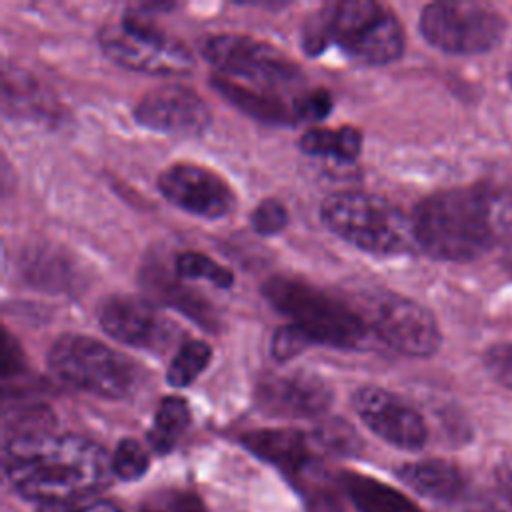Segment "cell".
<instances>
[{
	"label": "cell",
	"instance_id": "ba28073f",
	"mask_svg": "<svg viewBox=\"0 0 512 512\" xmlns=\"http://www.w3.org/2000/svg\"><path fill=\"white\" fill-rule=\"evenodd\" d=\"M204 58L224 78L248 82L258 90L294 88L302 82V70L268 42L242 34H214L202 44Z\"/></svg>",
	"mask_w": 512,
	"mask_h": 512
},
{
	"label": "cell",
	"instance_id": "ac0fdd59",
	"mask_svg": "<svg viewBox=\"0 0 512 512\" xmlns=\"http://www.w3.org/2000/svg\"><path fill=\"white\" fill-rule=\"evenodd\" d=\"M404 484L432 500H456L464 492L462 472L446 460L408 462L398 470Z\"/></svg>",
	"mask_w": 512,
	"mask_h": 512
},
{
	"label": "cell",
	"instance_id": "1f68e13d",
	"mask_svg": "<svg viewBox=\"0 0 512 512\" xmlns=\"http://www.w3.org/2000/svg\"><path fill=\"white\" fill-rule=\"evenodd\" d=\"M40 512H122L110 502H90V504H50L42 506Z\"/></svg>",
	"mask_w": 512,
	"mask_h": 512
},
{
	"label": "cell",
	"instance_id": "484cf974",
	"mask_svg": "<svg viewBox=\"0 0 512 512\" xmlns=\"http://www.w3.org/2000/svg\"><path fill=\"white\" fill-rule=\"evenodd\" d=\"M148 468V452L134 438H124L116 444L112 452V470L114 476L122 480H136Z\"/></svg>",
	"mask_w": 512,
	"mask_h": 512
},
{
	"label": "cell",
	"instance_id": "9c48e42d",
	"mask_svg": "<svg viewBox=\"0 0 512 512\" xmlns=\"http://www.w3.org/2000/svg\"><path fill=\"white\" fill-rule=\"evenodd\" d=\"M422 38L448 54H480L492 50L504 36L500 12L478 2H432L420 12Z\"/></svg>",
	"mask_w": 512,
	"mask_h": 512
},
{
	"label": "cell",
	"instance_id": "e575fe53",
	"mask_svg": "<svg viewBox=\"0 0 512 512\" xmlns=\"http://www.w3.org/2000/svg\"><path fill=\"white\" fill-rule=\"evenodd\" d=\"M506 270L512 274V252H510L508 258H506Z\"/></svg>",
	"mask_w": 512,
	"mask_h": 512
},
{
	"label": "cell",
	"instance_id": "ffe728a7",
	"mask_svg": "<svg viewBox=\"0 0 512 512\" xmlns=\"http://www.w3.org/2000/svg\"><path fill=\"white\" fill-rule=\"evenodd\" d=\"M214 88L222 92L234 106L246 110L248 114L260 120H268L276 124H286L294 120L292 110H288L276 96H270L264 90L246 86L242 82H234L224 76H214Z\"/></svg>",
	"mask_w": 512,
	"mask_h": 512
},
{
	"label": "cell",
	"instance_id": "9a60e30c",
	"mask_svg": "<svg viewBox=\"0 0 512 512\" xmlns=\"http://www.w3.org/2000/svg\"><path fill=\"white\" fill-rule=\"evenodd\" d=\"M256 398L260 408L274 416L310 418L328 410L332 390L318 374L298 370L262 378L256 388Z\"/></svg>",
	"mask_w": 512,
	"mask_h": 512
},
{
	"label": "cell",
	"instance_id": "30bf717a",
	"mask_svg": "<svg viewBox=\"0 0 512 512\" xmlns=\"http://www.w3.org/2000/svg\"><path fill=\"white\" fill-rule=\"evenodd\" d=\"M368 328L388 348L404 356H432L442 342L432 312L416 300L392 292L376 300Z\"/></svg>",
	"mask_w": 512,
	"mask_h": 512
},
{
	"label": "cell",
	"instance_id": "2e32d148",
	"mask_svg": "<svg viewBox=\"0 0 512 512\" xmlns=\"http://www.w3.org/2000/svg\"><path fill=\"white\" fill-rule=\"evenodd\" d=\"M244 446L256 456L276 464L288 474H306L314 468V436L298 430H256L242 438Z\"/></svg>",
	"mask_w": 512,
	"mask_h": 512
},
{
	"label": "cell",
	"instance_id": "e0dca14e",
	"mask_svg": "<svg viewBox=\"0 0 512 512\" xmlns=\"http://www.w3.org/2000/svg\"><path fill=\"white\" fill-rule=\"evenodd\" d=\"M142 282L148 286V290L158 300H164L168 306L178 308L182 314L190 316L202 328H206V330L218 328V316H216L214 308L210 306V302H206L200 294H196L188 286H184L180 282L178 274L172 278L166 274V270L162 266H148L142 274Z\"/></svg>",
	"mask_w": 512,
	"mask_h": 512
},
{
	"label": "cell",
	"instance_id": "4316f807",
	"mask_svg": "<svg viewBox=\"0 0 512 512\" xmlns=\"http://www.w3.org/2000/svg\"><path fill=\"white\" fill-rule=\"evenodd\" d=\"M250 224L262 236L278 234L288 224V210L276 198H266L252 210Z\"/></svg>",
	"mask_w": 512,
	"mask_h": 512
},
{
	"label": "cell",
	"instance_id": "3957f363",
	"mask_svg": "<svg viewBox=\"0 0 512 512\" xmlns=\"http://www.w3.org/2000/svg\"><path fill=\"white\" fill-rule=\"evenodd\" d=\"M328 44L356 62L382 66L404 52V30L396 14L372 0H344L326 4L302 28V46L308 54L322 52Z\"/></svg>",
	"mask_w": 512,
	"mask_h": 512
},
{
	"label": "cell",
	"instance_id": "4fadbf2b",
	"mask_svg": "<svg viewBox=\"0 0 512 512\" xmlns=\"http://www.w3.org/2000/svg\"><path fill=\"white\" fill-rule=\"evenodd\" d=\"M360 420L384 442L402 450H420L428 430L418 410L380 386H360L352 396Z\"/></svg>",
	"mask_w": 512,
	"mask_h": 512
},
{
	"label": "cell",
	"instance_id": "277c9868",
	"mask_svg": "<svg viewBox=\"0 0 512 512\" xmlns=\"http://www.w3.org/2000/svg\"><path fill=\"white\" fill-rule=\"evenodd\" d=\"M324 226L374 256H392L416 248L412 216L382 196L368 192H336L320 206Z\"/></svg>",
	"mask_w": 512,
	"mask_h": 512
},
{
	"label": "cell",
	"instance_id": "d6a6232c",
	"mask_svg": "<svg viewBox=\"0 0 512 512\" xmlns=\"http://www.w3.org/2000/svg\"><path fill=\"white\" fill-rule=\"evenodd\" d=\"M2 372H4V378L8 376H16L20 370H22V354L18 350V346L14 344L12 336L6 332L4 336V362H2Z\"/></svg>",
	"mask_w": 512,
	"mask_h": 512
},
{
	"label": "cell",
	"instance_id": "7c38bea8",
	"mask_svg": "<svg viewBox=\"0 0 512 512\" xmlns=\"http://www.w3.org/2000/svg\"><path fill=\"white\" fill-rule=\"evenodd\" d=\"M162 196L176 208L200 218H222L236 206L230 184L210 168L176 162L158 174Z\"/></svg>",
	"mask_w": 512,
	"mask_h": 512
},
{
	"label": "cell",
	"instance_id": "44dd1931",
	"mask_svg": "<svg viewBox=\"0 0 512 512\" xmlns=\"http://www.w3.org/2000/svg\"><path fill=\"white\" fill-rule=\"evenodd\" d=\"M298 146L304 154L310 156H326L352 162L362 150V132L356 126H342L336 130L310 128L300 136Z\"/></svg>",
	"mask_w": 512,
	"mask_h": 512
},
{
	"label": "cell",
	"instance_id": "f546056e",
	"mask_svg": "<svg viewBox=\"0 0 512 512\" xmlns=\"http://www.w3.org/2000/svg\"><path fill=\"white\" fill-rule=\"evenodd\" d=\"M316 444H322L330 450H346L350 452L356 442V434L350 426H346L342 420H332L316 430L314 434Z\"/></svg>",
	"mask_w": 512,
	"mask_h": 512
},
{
	"label": "cell",
	"instance_id": "836d02e7",
	"mask_svg": "<svg viewBox=\"0 0 512 512\" xmlns=\"http://www.w3.org/2000/svg\"><path fill=\"white\" fill-rule=\"evenodd\" d=\"M496 482H498L500 494L512 504V464L510 466H502L496 472Z\"/></svg>",
	"mask_w": 512,
	"mask_h": 512
},
{
	"label": "cell",
	"instance_id": "6da1fadb",
	"mask_svg": "<svg viewBox=\"0 0 512 512\" xmlns=\"http://www.w3.org/2000/svg\"><path fill=\"white\" fill-rule=\"evenodd\" d=\"M2 466L18 494L50 504H76L104 490L112 476V456L76 434L46 430L10 436Z\"/></svg>",
	"mask_w": 512,
	"mask_h": 512
},
{
	"label": "cell",
	"instance_id": "d6986e66",
	"mask_svg": "<svg viewBox=\"0 0 512 512\" xmlns=\"http://www.w3.org/2000/svg\"><path fill=\"white\" fill-rule=\"evenodd\" d=\"M340 486L358 512H424L400 490L356 472H344Z\"/></svg>",
	"mask_w": 512,
	"mask_h": 512
},
{
	"label": "cell",
	"instance_id": "7402d4cb",
	"mask_svg": "<svg viewBox=\"0 0 512 512\" xmlns=\"http://www.w3.org/2000/svg\"><path fill=\"white\" fill-rule=\"evenodd\" d=\"M188 424H190V408L186 400L180 396L162 398L154 414L152 428L148 432L150 446L160 454L170 452L178 442V438L186 432Z\"/></svg>",
	"mask_w": 512,
	"mask_h": 512
},
{
	"label": "cell",
	"instance_id": "83f0119b",
	"mask_svg": "<svg viewBox=\"0 0 512 512\" xmlns=\"http://www.w3.org/2000/svg\"><path fill=\"white\" fill-rule=\"evenodd\" d=\"M310 344V338L300 328H296L294 324H282L272 334L270 352L278 362H286L304 352V348H308Z\"/></svg>",
	"mask_w": 512,
	"mask_h": 512
},
{
	"label": "cell",
	"instance_id": "cb8c5ba5",
	"mask_svg": "<svg viewBox=\"0 0 512 512\" xmlns=\"http://www.w3.org/2000/svg\"><path fill=\"white\" fill-rule=\"evenodd\" d=\"M174 272L186 280H208L218 288H230L234 284V274L226 266L194 250L180 252L174 258Z\"/></svg>",
	"mask_w": 512,
	"mask_h": 512
},
{
	"label": "cell",
	"instance_id": "d4e9b609",
	"mask_svg": "<svg viewBox=\"0 0 512 512\" xmlns=\"http://www.w3.org/2000/svg\"><path fill=\"white\" fill-rule=\"evenodd\" d=\"M140 512H208V508L188 488H160L142 500Z\"/></svg>",
	"mask_w": 512,
	"mask_h": 512
},
{
	"label": "cell",
	"instance_id": "603a6c76",
	"mask_svg": "<svg viewBox=\"0 0 512 512\" xmlns=\"http://www.w3.org/2000/svg\"><path fill=\"white\" fill-rule=\"evenodd\" d=\"M212 348L204 340H186L174 354L166 380L174 388L190 386L210 364Z\"/></svg>",
	"mask_w": 512,
	"mask_h": 512
},
{
	"label": "cell",
	"instance_id": "8fae6325",
	"mask_svg": "<svg viewBox=\"0 0 512 512\" xmlns=\"http://www.w3.org/2000/svg\"><path fill=\"white\" fill-rule=\"evenodd\" d=\"M96 318L108 336L132 348L162 350L172 342L174 324L152 300L136 294H110L102 298Z\"/></svg>",
	"mask_w": 512,
	"mask_h": 512
},
{
	"label": "cell",
	"instance_id": "5b68a950",
	"mask_svg": "<svg viewBox=\"0 0 512 512\" xmlns=\"http://www.w3.org/2000/svg\"><path fill=\"white\" fill-rule=\"evenodd\" d=\"M262 294L312 344L356 348L366 338L368 326L354 308L306 280L272 276L262 284Z\"/></svg>",
	"mask_w": 512,
	"mask_h": 512
},
{
	"label": "cell",
	"instance_id": "7a4b0ae2",
	"mask_svg": "<svg viewBox=\"0 0 512 512\" xmlns=\"http://www.w3.org/2000/svg\"><path fill=\"white\" fill-rule=\"evenodd\" d=\"M412 226L428 256L470 262L512 236V196L490 186L442 190L416 206Z\"/></svg>",
	"mask_w": 512,
	"mask_h": 512
},
{
	"label": "cell",
	"instance_id": "52a82bcc",
	"mask_svg": "<svg viewBox=\"0 0 512 512\" xmlns=\"http://www.w3.org/2000/svg\"><path fill=\"white\" fill-rule=\"evenodd\" d=\"M98 44L114 64L128 70L178 76L194 68L190 50L168 36L144 6L126 10L118 22L106 24L98 32Z\"/></svg>",
	"mask_w": 512,
	"mask_h": 512
},
{
	"label": "cell",
	"instance_id": "4dcf8cb0",
	"mask_svg": "<svg viewBox=\"0 0 512 512\" xmlns=\"http://www.w3.org/2000/svg\"><path fill=\"white\" fill-rule=\"evenodd\" d=\"M486 366L500 384L512 390V342L492 346L486 352Z\"/></svg>",
	"mask_w": 512,
	"mask_h": 512
},
{
	"label": "cell",
	"instance_id": "f1b7e54d",
	"mask_svg": "<svg viewBox=\"0 0 512 512\" xmlns=\"http://www.w3.org/2000/svg\"><path fill=\"white\" fill-rule=\"evenodd\" d=\"M330 110H332V96L326 90L304 92L302 96L294 98V102H292L294 120L316 122V120L326 118Z\"/></svg>",
	"mask_w": 512,
	"mask_h": 512
},
{
	"label": "cell",
	"instance_id": "5bb4252c",
	"mask_svg": "<svg viewBox=\"0 0 512 512\" xmlns=\"http://www.w3.org/2000/svg\"><path fill=\"white\" fill-rule=\"evenodd\" d=\"M134 118L140 126L154 132L198 134L210 124V108L192 88L162 84L138 100Z\"/></svg>",
	"mask_w": 512,
	"mask_h": 512
},
{
	"label": "cell",
	"instance_id": "8992f818",
	"mask_svg": "<svg viewBox=\"0 0 512 512\" xmlns=\"http://www.w3.org/2000/svg\"><path fill=\"white\" fill-rule=\"evenodd\" d=\"M46 360L60 380L102 398H126L138 386L136 364L106 342L86 334L58 336Z\"/></svg>",
	"mask_w": 512,
	"mask_h": 512
}]
</instances>
